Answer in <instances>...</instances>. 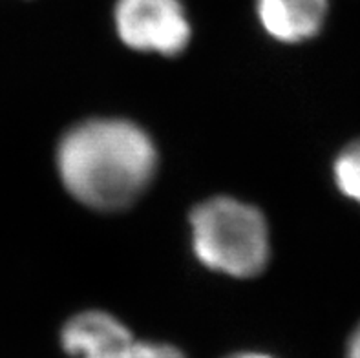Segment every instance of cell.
I'll list each match as a JSON object with an SVG mask.
<instances>
[{
  "label": "cell",
  "instance_id": "cell-8",
  "mask_svg": "<svg viewBox=\"0 0 360 358\" xmlns=\"http://www.w3.org/2000/svg\"><path fill=\"white\" fill-rule=\"evenodd\" d=\"M346 358H360V324L356 326V329L353 331V335L349 336Z\"/></svg>",
  "mask_w": 360,
  "mask_h": 358
},
{
  "label": "cell",
  "instance_id": "cell-4",
  "mask_svg": "<svg viewBox=\"0 0 360 358\" xmlns=\"http://www.w3.org/2000/svg\"><path fill=\"white\" fill-rule=\"evenodd\" d=\"M64 351L77 358H124L132 335L112 314L86 311L68 320L60 335Z\"/></svg>",
  "mask_w": 360,
  "mask_h": 358
},
{
  "label": "cell",
  "instance_id": "cell-2",
  "mask_svg": "<svg viewBox=\"0 0 360 358\" xmlns=\"http://www.w3.org/2000/svg\"><path fill=\"white\" fill-rule=\"evenodd\" d=\"M192 249L203 265L251 278L269 260V229L262 212L233 198H212L191 214Z\"/></svg>",
  "mask_w": 360,
  "mask_h": 358
},
{
  "label": "cell",
  "instance_id": "cell-1",
  "mask_svg": "<svg viewBox=\"0 0 360 358\" xmlns=\"http://www.w3.org/2000/svg\"><path fill=\"white\" fill-rule=\"evenodd\" d=\"M158 168L154 141L132 121L91 119L64 134L57 170L66 191L96 210L127 209Z\"/></svg>",
  "mask_w": 360,
  "mask_h": 358
},
{
  "label": "cell",
  "instance_id": "cell-5",
  "mask_svg": "<svg viewBox=\"0 0 360 358\" xmlns=\"http://www.w3.org/2000/svg\"><path fill=\"white\" fill-rule=\"evenodd\" d=\"M262 26L273 39L298 44L316 37L324 26L329 0H255Z\"/></svg>",
  "mask_w": 360,
  "mask_h": 358
},
{
  "label": "cell",
  "instance_id": "cell-6",
  "mask_svg": "<svg viewBox=\"0 0 360 358\" xmlns=\"http://www.w3.org/2000/svg\"><path fill=\"white\" fill-rule=\"evenodd\" d=\"M333 176L338 191L360 205V139L353 141L337 155Z\"/></svg>",
  "mask_w": 360,
  "mask_h": 358
},
{
  "label": "cell",
  "instance_id": "cell-7",
  "mask_svg": "<svg viewBox=\"0 0 360 358\" xmlns=\"http://www.w3.org/2000/svg\"><path fill=\"white\" fill-rule=\"evenodd\" d=\"M124 358H185L174 345L154 344V342H134Z\"/></svg>",
  "mask_w": 360,
  "mask_h": 358
},
{
  "label": "cell",
  "instance_id": "cell-3",
  "mask_svg": "<svg viewBox=\"0 0 360 358\" xmlns=\"http://www.w3.org/2000/svg\"><path fill=\"white\" fill-rule=\"evenodd\" d=\"M114 20L119 39L132 50L174 57L191 41L181 0H117Z\"/></svg>",
  "mask_w": 360,
  "mask_h": 358
},
{
  "label": "cell",
  "instance_id": "cell-9",
  "mask_svg": "<svg viewBox=\"0 0 360 358\" xmlns=\"http://www.w3.org/2000/svg\"><path fill=\"white\" fill-rule=\"evenodd\" d=\"M229 358H271L267 357V354H262V353H238V354H233V357Z\"/></svg>",
  "mask_w": 360,
  "mask_h": 358
}]
</instances>
